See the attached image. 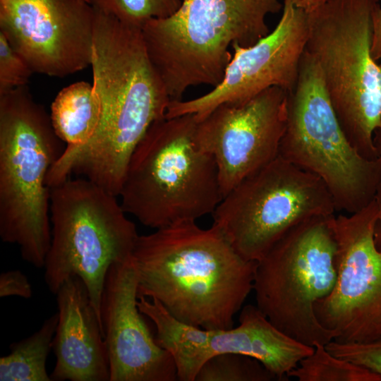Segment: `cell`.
<instances>
[{
	"mask_svg": "<svg viewBox=\"0 0 381 381\" xmlns=\"http://www.w3.org/2000/svg\"><path fill=\"white\" fill-rule=\"evenodd\" d=\"M380 0H328L306 11V52L316 61L339 123L363 157H380L374 136L381 127V65L372 53Z\"/></svg>",
	"mask_w": 381,
	"mask_h": 381,
	"instance_id": "6",
	"label": "cell"
},
{
	"mask_svg": "<svg viewBox=\"0 0 381 381\" xmlns=\"http://www.w3.org/2000/svg\"><path fill=\"white\" fill-rule=\"evenodd\" d=\"M86 1H88V0H86Z\"/></svg>",
	"mask_w": 381,
	"mask_h": 381,
	"instance_id": "30",
	"label": "cell"
},
{
	"mask_svg": "<svg viewBox=\"0 0 381 381\" xmlns=\"http://www.w3.org/2000/svg\"><path fill=\"white\" fill-rule=\"evenodd\" d=\"M197 381H272L278 378L260 361L239 353L215 355L201 366Z\"/></svg>",
	"mask_w": 381,
	"mask_h": 381,
	"instance_id": "21",
	"label": "cell"
},
{
	"mask_svg": "<svg viewBox=\"0 0 381 381\" xmlns=\"http://www.w3.org/2000/svg\"><path fill=\"white\" fill-rule=\"evenodd\" d=\"M139 310L157 329V341L172 356L181 381H195L210 358L233 353L253 357L282 380L313 346L304 344L277 328L257 307L245 306L236 327L206 329L183 323L156 300L140 297Z\"/></svg>",
	"mask_w": 381,
	"mask_h": 381,
	"instance_id": "12",
	"label": "cell"
},
{
	"mask_svg": "<svg viewBox=\"0 0 381 381\" xmlns=\"http://www.w3.org/2000/svg\"><path fill=\"white\" fill-rule=\"evenodd\" d=\"M308 31L307 12L283 0L282 16L272 31L251 46H232V58L219 85L198 97L171 101L165 116L193 114L200 119L222 104L246 100L272 87L291 92Z\"/></svg>",
	"mask_w": 381,
	"mask_h": 381,
	"instance_id": "15",
	"label": "cell"
},
{
	"mask_svg": "<svg viewBox=\"0 0 381 381\" xmlns=\"http://www.w3.org/2000/svg\"><path fill=\"white\" fill-rule=\"evenodd\" d=\"M335 212L318 176L278 155L222 199L212 226L241 257L258 261L297 224Z\"/></svg>",
	"mask_w": 381,
	"mask_h": 381,
	"instance_id": "10",
	"label": "cell"
},
{
	"mask_svg": "<svg viewBox=\"0 0 381 381\" xmlns=\"http://www.w3.org/2000/svg\"><path fill=\"white\" fill-rule=\"evenodd\" d=\"M288 96L272 87L248 99L222 104L198 119L195 140L215 160L223 198L278 156Z\"/></svg>",
	"mask_w": 381,
	"mask_h": 381,
	"instance_id": "13",
	"label": "cell"
},
{
	"mask_svg": "<svg viewBox=\"0 0 381 381\" xmlns=\"http://www.w3.org/2000/svg\"><path fill=\"white\" fill-rule=\"evenodd\" d=\"M183 0H88L96 10L142 29L150 20L174 14Z\"/></svg>",
	"mask_w": 381,
	"mask_h": 381,
	"instance_id": "22",
	"label": "cell"
},
{
	"mask_svg": "<svg viewBox=\"0 0 381 381\" xmlns=\"http://www.w3.org/2000/svg\"><path fill=\"white\" fill-rule=\"evenodd\" d=\"M91 67L101 110L97 128L85 144L64 150L47 185L75 174L119 196L131 155L151 126L165 117L171 99L142 30L96 9Z\"/></svg>",
	"mask_w": 381,
	"mask_h": 381,
	"instance_id": "1",
	"label": "cell"
},
{
	"mask_svg": "<svg viewBox=\"0 0 381 381\" xmlns=\"http://www.w3.org/2000/svg\"><path fill=\"white\" fill-rule=\"evenodd\" d=\"M378 210L373 200L351 214L331 219L336 245L337 280L318 301L319 322L340 343L369 342L381 337V251L375 241Z\"/></svg>",
	"mask_w": 381,
	"mask_h": 381,
	"instance_id": "11",
	"label": "cell"
},
{
	"mask_svg": "<svg viewBox=\"0 0 381 381\" xmlns=\"http://www.w3.org/2000/svg\"><path fill=\"white\" fill-rule=\"evenodd\" d=\"M325 348L332 354L381 376V337L363 343H340L332 340L325 345Z\"/></svg>",
	"mask_w": 381,
	"mask_h": 381,
	"instance_id": "24",
	"label": "cell"
},
{
	"mask_svg": "<svg viewBox=\"0 0 381 381\" xmlns=\"http://www.w3.org/2000/svg\"><path fill=\"white\" fill-rule=\"evenodd\" d=\"M189 114L154 123L129 160L119 193L127 214L159 229L196 222L223 198L214 157L195 140Z\"/></svg>",
	"mask_w": 381,
	"mask_h": 381,
	"instance_id": "4",
	"label": "cell"
},
{
	"mask_svg": "<svg viewBox=\"0 0 381 381\" xmlns=\"http://www.w3.org/2000/svg\"><path fill=\"white\" fill-rule=\"evenodd\" d=\"M117 197L84 177L69 178L50 188L52 239L45 284L56 295L68 279L79 277L101 322L107 272L131 257L139 236Z\"/></svg>",
	"mask_w": 381,
	"mask_h": 381,
	"instance_id": "7",
	"label": "cell"
},
{
	"mask_svg": "<svg viewBox=\"0 0 381 381\" xmlns=\"http://www.w3.org/2000/svg\"><path fill=\"white\" fill-rule=\"evenodd\" d=\"M372 53L375 60L381 59V5L374 14Z\"/></svg>",
	"mask_w": 381,
	"mask_h": 381,
	"instance_id": "26",
	"label": "cell"
},
{
	"mask_svg": "<svg viewBox=\"0 0 381 381\" xmlns=\"http://www.w3.org/2000/svg\"><path fill=\"white\" fill-rule=\"evenodd\" d=\"M59 320L58 313L45 320L30 337L12 343L0 358V381H51L46 362Z\"/></svg>",
	"mask_w": 381,
	"mask_h": 381,
	"instance_id": "19",
	"label": "cell"
},
{
	"mask_svg": "<svg viewBox=\"0 0 381 381\" xmlns=\"http://www.w3.org/2000/svg\"><path fill=\"white\" fill-rule=\"evenodd\" d=\"M95 9L86 0H0V32L33 73L91 66Z\"/></svg>",
	"mask_w": 381,
	"mask_h": 381,
	"instance_id": "14",
	"label": "cell"
},
{
	"mask_svg": "<svg viewBox=\"0 0 381 381\" xmlns=\"http://www.w3.org/2000/svg\"><path fill=\"white\" fill-rule=\"evenodd\" d=\"M278 155L318 176L331 193L336 212L354 213L374 198L381 157L366 159L351 145L320 68L306 50L296 86L289 92L286 123Z\"/></svg>",
	"mask_w": 381,
	"mask_h": 381,
	"instance_id": "8",
	"label": "cell"
},
{
	"mask_svg": "<svg viewBox=\"0 0 381 381\" xmlns=\"http://www.w3.org/2000/svg\"><path fill=\"white\" fill-rule=\"evenodd\" d=\"M59 320L52 341L54 381H110L102 324L83 282L68 279L56 294Z\"/></svg>",
	"mask_w": 381,
	"mask_h": 381,
	"instance_id": "17",
	"label": "cell"
},
{
	"mask_svg": "<svg viewBox=\"0 0 381 381\" xmlns=\"http://www.w3.org/2000/svg\"><path fill=\"white\" fill-rule=\"evenodd\" d=\"M280 0H183L178 11L142 28L149 57L171 100L197 85L222 80L235 44L253 45L270 32Z\"/></svg>",
	"mask_w": 381,
	"mask_h": 381,
	"instance_id": "5",
	"label": "cell"
},
{
	"mask_svg": "<svg viewBox=\"0 0 381 381\" xmlns=\"http://www.w3.org/2000/svg\"><path fill=\"white\" fill-rule=\"evenodd\" d=\"M313 353L302 359L288 377L299 381H381V376L363 366L329 353L316 342Z\"/></svg>",
	"mask_w": 381,
	"mask_h": 381,
	"instance_id": "20",
	"label": "cell"
},
{
	"mask_svg": "<svg viewBox=\"0 0 381 381\" xmlns=\"http://www.w3.org/2000/svg\"><path fill=\"white\" fill-rule=\"evenodd\" d=\"M32 289L27 277L20 270H13L0 274V297L19 296L30 298Z\"/></svg>",
	"mask_w": 381,
	"mask_h": 381,
	"instance_id": "25",
	"label": "cell"
},
{
	"mask_svg": "<svg viewBox=\"0 0 381 381\" xmlns=\"http://www.w3.org/2000/svg\"><path fill=\"white\" fill-rule=\"evenodd\" d=\"M61 142L27 85L0 94V237L37 268L44 267L51 243L47 181Z\"/></svg>",
	"mask_w": 381,
	"mask_h": 381,
	"instance_id": "3",
	"label": "cell"
},
{
	"mask_svg": "<svg viewBox=\"0 0 381 381\" xmlns=\"http://www.w3.org/2000/svg\"><path fill=\"white\" fill-rule=\"evenodd\" d=\"M34 73L0 32V94L27 85Z\"/></svg>",
	"mask_w": 381,
	"mask_h": 381,
	"instance_id": "23",
	"label": "cell"
},
{
	"mask_svg": "<svg viewBox=\"0 0 381 381\" xmlns=\"http://www.w3.org/2000/svg\"><path fill=\"white\" fill-rule=\"evenodd\" d=\"M131 259L138 298L156 300L179 321L206 329L234 327L257 263L241 257L217 228L195 222L138 236Z\"/></svg>",
	"mask_w": 381,
	"mask_h": 381,
	"instance_id": "2",
	"label": "cell"
},
{
	"mask_svg": "<svg viewBox=\"0 0 381 381\" xmlns=\"http://www.w3.org/2000/svg\"><path fill=\"white\" fill-rule=\"evenodd\" d=\"M290 1L295 6L308 11L315 8L328 0H286Z\"/></svg>",
	"mask_w": 381,
	"mask_h": 381,
	"instance_id": "28",
	"label": "cell"
},
{
	"mask_svg": "<svg viewBox=\"0 0 381 381\" xmlns=\"http://www.w3.org/2000/svg\"><path fill=\"white\" fill-rule=\"evenodd\" d=\"M138 277L131 257L109 269L102 295L101 320L110 381H174L171 354L151 334L138 307Z\"/></svg>",
	"mask_w": 381,
	"mask_h": 381,
	"instance_id": "16",
	"label": "cell"
},
{
	"mask_svg": "<svg viewBox=\"0 0 381 381\" xmlns=\"http://www.w3.org/2000/svg\"><path fill=\"white\" fill-rule=\"evenodd\" d=\"M334 214L293 227L257 261L255 270L257 307L282 332L310 346L336 337L315 313L316 302L330 294L337 280Z\"/></svg>",
	"mask_w": 381,
	"mask_h": 381,
	"instance_id": "9",
	"label": "cell"
},
{
	"mask_svg": "<svg viewBox=\"0 0 381 381\" xmlns=\"http://www.w3.org/2000/svg\"><path fill=\"white\" fill-rule=\"evenodd\" d=\"M100 111L93 85L78 81L58 93L51 106L50 119L56 135L66 147H76L92 138L99 124Z\"/></svg>",
	"mask_w": 381,
	"mask_h": 381,
	"instance_id": "18",
	"label": "cell"
},
{
	"mask_svg": "<svg viewBox=\"0 0 381 381\" xmlns=\"http://www.w3.org/2000/svg\"><path fill=\"white\" fill-rule=\"evenodd\" d=\"M374 200L378 210V219L375 231V241L378 249L381 251V174L377 185Z\"/></svg>",
	"mask_w": 381,
	"mask_h": 381,
	"instance_id": "27",
	"label": "cell"
},
{
	"mask_svg": "<svg viewBox=\"0 0 381 381\" xmlns=\"http://www.w3.org/2000/svg\"><path fill=\"white\" fill-rule=\"evenodd\" d=\"M374 144L379 156L381 157V127L376 131L375 134Z\"/></svg>",
	"mask_w": 381,
	"mask_h": 381,
	"instance_id": "29",
	"label": "cell"
}]
</instances>
